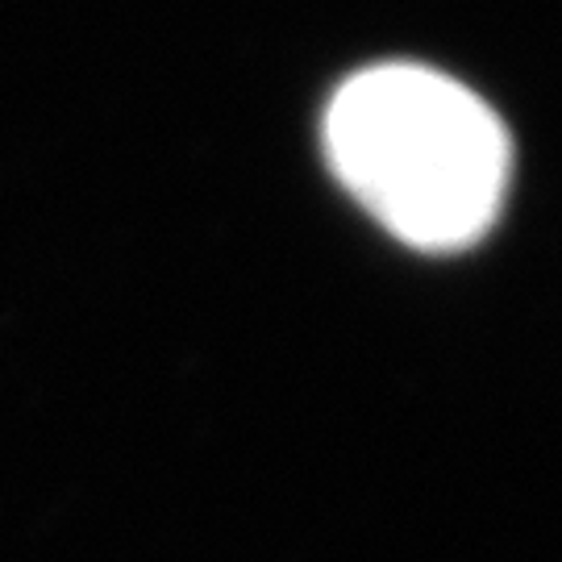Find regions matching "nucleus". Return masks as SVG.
Listing matches in <instances>:
<instances>
[{
    "label": "nucleus",
    "mask_w": 562,
    "mask_h": 562,
    "mask_svg": "<svg viewBox=\"0 0 562 562\" xmlns=\"http://www.w3.org/2000/svg\"><path fill=\"white\" fill-rule=\"evenodd\" d=\"M338 180L408 246L459 250L487 234L508 183V134L487 104L434 67L383 63L325 109Z\"/></svg>",
    "instance_id": "f257e3e1"
}]
</instances>
